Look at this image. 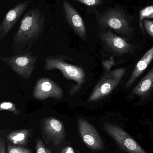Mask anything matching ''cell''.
<instances>
[{
	"mask_svg": "<svg viewBox=\"0 0 153 153\" xmlns=\"http://www.w3.org/2000/svg\"><path fill=\"white\" fill-rule=\"evenodd\" d=\"M5 146V141L1 137L0 138V153H6Z\"/></svg>",
	"mask_w": 153,
	"mask_h": 153,
	"instance_id": "23",
	"label": "cell"
},
{
	"mask_svg": "<svg viewBox=\"0 0 153 153\" xmlns=\"http://www.w3.org/2000/svg\"><path fill=\"white\" fill-rule=\"evenodd\" d=\"M115 62L113 60H104L102 62V67L105 70V72L110 71V70L115 65Z\"/></svg>",
	"mask_w": 153,
	"mask_h": 153,
	"instance_id": "22",
	"label": "cell"
},
{
	"mask_svg": "<svg viewBox=\"0 0 153 153\" xmlns=\"http://www.w3.org/2000/svg\"><path fill=\"white\" fill-rule=\"evenodd\" d=\"M153 60V46L138 61L132 72L129 79L125 84V88H128L134 84L142 74L147 69Z\"/></svg>",
	"mask_w": 153,
	"mask_h": 153,
	"instance_id": "13",
	"label": "cell"
},
{
	"mask_svg": "<svg viewBox=\"0 0 153 153\" xmlns=\"http://www.w3.org/2000/svg\"><path fill=\"white\" fill-rule=\"evenodd\" d=\"M29 4V1L20 3L7 13L0 25V40L11 30L18 20L27 10Z\"/></svg>",
	"mask_w": 153,
	"mask_h": 153,
	"instance_id": "12",
	"label": "cell"
},
{
	"mask_svg": "<svg viewBox=\"0 0 153 153\" xmlns=\"http://www.w3.org/2000/svg\"><path fill=\"white\" fill-rule=\"evenodd\" d=\"M143 26L148 35L153 38V20L148 19L144 20Z\"/></svg>",
	"mask_w": 153,
	"mask_h": 153,
	"instance_id": "21",
	"label": "cell"
},
{
	"mask_svg": "<svg viewBox=\"0 0 153 153\" xmlns=\"http://www.w3.org/2000/svg\"><path fill=\"white\" fill-rule=\"evenodd\" d=\"M61 153H75V152L73 147L69 146L64 148Z\"/></svg>",
	"mask_w": 153,
	"mask_h": 153,
	"instance_id": "24",
	"label": "cell"
},
{
	"mask_svg": "<svg viewBox=\"0 0 153 153\" xmlns=\"http://www.w3.org/2000/svg\"><path fill=\"white\" fill-rule=\"evenodd\" d=\"M83 7H87L89 10H93V9L102 4V0H74Z\"/></svg>",
	"mask_w": 153,
	"mask_h": 153,
	"instance_id": "17",
	"label": "cell"
},
{
	"mask_svg": "<svg viewBox=\"0 0 153 153\" xmlns=\"http://www.w3.org/2000/svg\"><path fill=\"white\" fill-rule=\"evenodd\" d=\"M0 111H11L14 115L19 116L20 111L16 108V104L11 102H3L0 104Z\"/></svg>",
	"mask_w": 153,
	"mask_h": 153,
	"instance_id": "18",
	"label": "cell"
},
{
	"mask_svg": "<svg viewBox=\"0 0 153 153\" xmlns=\"http://www.w3.org/2000/svg\"><path fill=\"white\" fill-rule=\"evenodd\" d=\"M36 149L37 153H52L51 151L45 146L39 137H38L36 140Z\"/></svg>",
	"mask_w": 153,
	"mask_h": 153,
	"instance_id": "20",
	"label": "cell"
},
{
	"mask_svg": "<svg viewBox=\"0 0 153 153\" xmlns=\"http://www.w3.org/2000/svg\"><path fill=\"white\" fill-rule=\"evenodd\" d=\"M99 35L107 50L116 56L134 53L137 48V46L129 43L126 39L114 34L110 30H102Z\"/></svg>",
	"mask_w": 153,
	"mask_h": 153,
	"instance_id": "7",
	"label": "cell"
},
{
	"mask_svg": "<svg viewBox=\"0 0 153 153\" xmlns=\"http://www.w3.org/2000/svg\"><path fill=\"white\" fill-rule=\"evenodd\" d=\"M103 127L107 134L122 151L128 153H147L127 132L115 124L105 122Z\"/></svg>",
	"mask_w": 153,
	"mask_h": 153,
	"instance_id": "6",
	"label": "cell"
},
{
	"mask_svg": "<svg viewBox=\"0 0 153 153\" xmlns=\"http://www.w3.org/2000/svg\"><path fill=\"white\" fill-rule=\"evenodd\" d=\"M42 131L46 138L56 146H59L66 136L63 123L54 117H48L43 120Z\"/></svg>",
	"mask_w": 153,
	"mask_h": 153,
	"instance_id": "10",
	"label": "cell"
},
{
	"mask_svg": "<svg viewBox=\"0 0 153 153\" xmlns=\"http://www.w3.org/2000/svg\"><path fill=\"white\" fill-rule=\"evenodd\" d=\"M63 9L66 20L75 34L81 39L86 40L87 30L81 14L70 3L66 0L63 1Z\"/></svg>",
	"mask_w": 153,
	"mask_h": 153,
	"instance_id": "11",
	"label": "cell"
},
{
	"mask_svg": "<svg viewBox=\"0 0 153 153\" xmlns=\"http://www.w3.org/2000/svg\"><path fill=\"white\" fill-rule=\"evenodd\" d=\"M153 88V68L133 89L131 95L144 98L150 93Z\"/></svg>",
	"mask_w": 153,
	"mask_h": 153,
	"instance_id": "14",
	"label": "cell"
},
{
	"mask_svg": "<svg viewBox=\"0 0 153 153\" xmlns=\"http://www.w3.org/2000/svg\"><path fill=\"white\" fill-rule=\"evenodd\" d=\"M45 22V15L38 8H31L27 11L13 37V53L30 49L43 32Z\"/></svg>",
	"mask_w": 153,
	"mask_h": 153,
	"instance_id": "1",
	"label": "cell"
},
{
	"mask_svg": "<svg viewBox=\"0 0 153 153\" xmlns=\"http://www.w3.org/2000/svg\"><path fill=\"white\" fill-rule=\"evenodd\" d=\"M72 60L65 55L49 56L45 59V70L48 71L57 70L60 71L66 78L72 80L76 85L71 87L69 94L71 96L74 95L80 91L85 80L84 70L81 66L71 64L66 60Z\"/></svg>",
	"mask_w": 153,
	"mask_h": 153,
	"instance_id": "2",
	"label": "cell"
},
{
	"mask_svg": "<svg viewBox=\"0 0 153 153\" xmlns=\"http://www.w3.org/2000/svg\"><path fill=\"white\" fill-rule=\"evenodd\" d=\"M7 151L8 153H32L30 150L23 146L10 144L7 147Z\"/></svg>",
	"mask_w": 153,
	"mask_h": 153,
	"instance_id": "19",
	"label": "cell"
},
{
	"mask_svg": "<svg viewBox=\"0 0 153 153\" xmlns=\"http://www.w3.org/2000/svg\"><path fill=\"white\" fill-rule=\"evenodd\" d=\"M31 136V129H23L11 132L8 134L7 138L13 145L23 146L28 143Z\"/></svg>",
	"mask_w": 153,
	"mask_h": 153,
	"instance_id": "15",
	"label": "cell"
},
{
	"mask_svg": "<svg viewBox=\"0 0 153 153\" xmlns=\"http://www.w3.org/2000/svg\"><path fill=\"white\" fill-rule=\"evenodd\" d=\"M77 122L79 135L85 146L93 151L103 150L104 142L95 127L83 118H79Z\"/></svg>",
	"mask_w": 153,
	"mask_h": 153,
	"instance_id": "8",
	"label": "cell"
},
{
	"mask_svg": "<svg viewBox=\"0 0 153 153\" xmlns=\"http://www.w3.org/2000/svg\"><path fill=\"white\" fill-rule=\"evenodd\" d=\"M125 73L124 68L105 72L88 98V102H96L110 94L118 86Z\"/></svg>",
	"mask_w": 153,
	"mask_h": 153,
	"instance_id": "5",
	"label": "cell"
},
{
	"mask_svg": "<svg viewBox=\"0 0 153 153\" xmlns=\"http://www.w3.org/2000/svg\"><path fill=\"white\" fill-rule=\"evenodd\" d=\"M63 95L61 87L53 80L42 77L37 81L33 91V96L36 100H44L49 98L62 99Z\"/></svg>",
	"mask_w": 153,
	"mask_h": 153,
	"instance_id": "9",
	"label": "cell"
},
{
	"mask_svg": "<svg viewBox=\"0 0 153 153\" xmlns=\"http://www.w3.org/2000/svg\"><path fill=\"white\" fill-rule=\"evenodd\" d=\"M0 59L17 75L24 80H29L35 69L37 56L30 49L13 53L10 57L1 56Z\"/></svg>",
	"mask_w": 153,
	"mask_h": 153,
	"instance_id": "4",
	"label": "cell"
},
{
	"mask_svg": "<svg viewBox=\"0 0 153 153\" xmlns=\"http://www.w3.org/2000/svg\"><path fill=\"white\" fill-rule=\"evenodd\" d=\"M97 20L101 27L113 30L127 39H130L133 36L134 27L126 13L120 7L110 8L103 12L99 15Z\"/></svg>",
	"mask_w": 153,
	"mask_h": 153,
	"instance_id": "3",
	"label": "cell"
},
{
	"mask_svg": "<svg viewBox=\"0 0 153 153\" xmlns=\"http://www.w3.org/2000/svg\"><path fill=\"white\" fill-rule=\"evenodd\" d=\"M146 19H153V4L141 9L139 12V23L143 32L144 31L143 21Z\"/></svg>",
	"mask_w": 153,
	"mask_h": 153,
	"instance_id": "16",
	"label": "cell"
}]
</instances>
